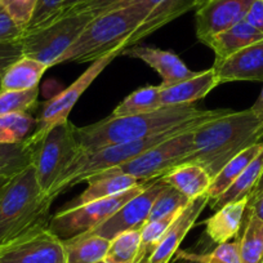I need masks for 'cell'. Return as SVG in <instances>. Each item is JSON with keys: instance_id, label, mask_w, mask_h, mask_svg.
<instances>
[{"instance_id": "21", "label": "cell", "mask_w": 263, "mask_h": 263, "mask_svg": "<svg viewBox=\"0 0 263 263\" xmlns=\"http://www.w3.org/2000/svg\"><path fill=\"white\" fill-rule=\"evenodd\" d=\"M260 40H263V32L253 27L247 21H241L235 26L214 35L205 43V45H208L214 52V62H219L237 50Z\"/></svg>"}, {"instance_id": "30", "label": "cell", "mask_w": 263, "mask_h": 263, "mask_svg": "<svg viewBox=\"0 0 263 263\" xmlns=\"http://www.w3.org/2000/svg\"><path fill=\"white\" fill-rule=\"evenodd\" d=\"M247 222L239 236L240 263H260L263 259V221L245 212Z\"/></svg>"}, {"instance_id": "29", "label": "cell", "mask_w": 263, "mask_h": 263, "mask_svg": "<svg viewBox=\"0 0 263 263\" xmlns=\"http://www.w3.org/2000/svg\"><path fill=\"white\" fill-rule=\"evenodd\" d=\"M142 235L141 229L130 230L110 240L105 262L107 263H145L141 255Z\"/></svg>"}, {"instance_id": "32", "label": "cell", "mask_w": 263, "mask_h": 263, "mask_svg": "<svg viewBox=\"0 0 263 263\" xmlns=\"http://www.w3.org/2000/svg\"><path fill=\"white\" fill-rule=\"evenodd\" d=\"M39 87L27 90H0V116L30 114L39 103Z\"/></svg>"}, {"instance_id": "15", "label": "cell", "mask_w": 263, "mask_h": 263, "mask_svg": "<svg viewBox=\"0 0 263 263\" xmlns=\"http://www.w3.org/2000/svg\"><path fill=\"white\" fill-rule=\"evenodd\" d=\"M213 69L219 85L231 82L263 83V40L214 62Z\"/></svg>"}, {"instance_id": "36", "label": "cell", "mask_w": 263, "mask_h": 263, "mask_svg": "<svg viewBox=\"0 0 263 263\" xmlns=\"http://www.w3.org/2000/svg\"><path fill=\"white\" fill-rule=\"evenodd\" d=\"M194 257L200 263H240L239 237L234 241L219 244L208 254H194Z\"/></svg>"}, {"instance_id": "2", "label": "cell", "mask_w": 263, "mask_h": 263, "mask_svg": "<svg viewBox=\"0 0 263 263\" xmlns=\"http://www.w3.org/2000/svg\"><path fill=\"white\" fill-rule=\"evenodd\" d=\"M262 140L263 115L250 108L230 110L195 129L194 150L186 163L203 166L213 178L237 154Z\"/></svg>"}, {"instance_id": "6", "label": "cell", "mask_w": 263, "mask_h": 263, "mask_svg": "<svg viewBox=\"0 0 263 263\" xmlns=\"http://www.w3.org/2000/svg\"><path fill=\"white\" fill-rule=\"evenodd\" d=\"M82 153L77 138V126L70 120L53 126L35 143L32 165L37 183L45 194H50Z\"/></svg>"}, {"instance_id": "22", "label": "cell", "mask_w": 263, "mask_h": 263, "mask_svg": "<svg viewBox=\"0 0 263 263\" xmlns=\"http://www.w3.org/2000/svg\"><path fill=\"white\" fill-rule=\"evenodd\" d=\"M159 179L183 194L190 200L206 194L212 183L208 172L194 163L181 164Z\"/></svg>"}, {"instance_id": "24", "label": "cell", "mask_w": 263, "mask_h": 263, "mask_svg": "<svg viewBox=\"0 0 263 263\" xmlns=\"http://www.w3.org/2000/svg\"><path fill=\"white\" fill-rule=\"evenodd\" d=\"M263 173V147L257 156L253 159L252 163L245 168V171L235 179L234 183L229 187L224 192H222L218 197L209 201L208 205L212 211L222 208L226 204L234 203V201L241 200L245 197H249L250 192L259 181Z\"/></svg>"}, {"instance_id": "45", "label": "cell", "mask_w": 263, "mask_h": 263, "mask_svg": "<svg viewBox=\"0 0 263 263\" xmlns=\"http://www.w3.org/2000/svg\"><path fill=\"white\" fill-rule=\"evenodd\" d=\"M250 110L254 111L255 114H259V115H263V88L262 92H260L259 97L257 98V101L254 102V105L250 107Z\"/></svg>"}, {"instance_id": "43", "label": "cell", "mask_w": 263, "mask_h": 263, "mask_svg": "<svg viewBox=\"0 0 263 263\" xmlns=\"http://www.w3.org/2000/svg\"><path fill=\"white\" fill-rule=\"evenodd\" d=\"M90 0H65L62 4V8H61V16H65V14H69L70 12L75 11V9L80 8L82 6L87 4Z\"/></svg>"}, {"instance_id": "9", "label": "cell", "mask_w": 263, "mask_h": 263, "mask_svg": "<svg viewBox=\"0 0 263 263\" xmlns=\"http://www.w3.org/2000/svg\"><path fill=\"white\" fill-rule=\"evenodd\" d=\"M196 128L174 136L165 142L147 150L135 160L114 169L136 177L141 182H150L160 178L173 168L186 163L194 150L192 138Z\"/></svg>"}, {"instance_id": "5", "label": "cell", "mask_w": 263, "mask_h": 263, "mask_svg": "<svg viewBox=\"0 0 263 263\" xmlns=\"http://www.w3.org/2000/svg\"><path fill=\"white\" fill-rule=\"evenodd\" d=\"M196 126L174 129V130L164 132V133L153 136V137H147L138 141H132V142L106 146V147L98 148V150L95 151H89V153H84L83 151L75 159L74 163L69 166V169L63 173V176L57 182L54 189L50 191L49 196L55 199L63 191H66L70 187L75 186V184L80 183V182H85V179H88L89 177L101 173L103 171H108V169H114L124 165L128 161L135 160L136 158L145 154L150 148L165 142L169 138L174 137L177 135H181V133L190 130V129L196 128Z\"/></svg>"}, {"instance_id": "25", "label": "cell", "mask_w": 263, "mask_h": 263, "mask_svg": "<svg viewBox=\"0 0 263 263\" xmlns=\"http://www.w3.org/2000/svg\"><path fill=\"white\" fill-rule=\"evenodd\" d=\"M67 263H100L105 260L110 240L93 234H84L63 240Z\"/></svg>"}, {"instance_id": "1", "label": "cell", "mask_w": 263, "mask_h": 263, "mask_svg": "<svg viewBox=\"0 0 263 263\" xmlns=\"http://www.w3.org/2000/svg\"><path fill=\"white\" fill-rule=\"evenodd\" d=\"M227 111L230 110H204L195 105L163 106L150 112L121 118L107 116L89 125L77 126V138L82 151L89 153L106 146L153 137L174 129L201 125Z\"/></svg>"}, {"instance_id": "31", "label": "cell", "mask_w": 263, "mask_h": 263, "mask_svg": "<svg viewBox=\"0 0 263 263\" xmlns=\"http://www.w3.org/2000/svg\"><path fill=\"white\" fill-rule=\"evenodd\" d=\"M37 119L30 114L0 116V143H17L31 137Z\"/></svg>"}, {"instance_id": "10", "label": "cell", "mask_w": 263, "mask_h": 263, "mask_svg": "<svg viewBox=\"0 0 263 263\" xmlns=\"http://www.w3.org/2000/svg\"><path fill=\"white\" fill-rule=\"evenodd\" d=\"M121 52H123L121 49H116L108 54L103 55V57L98 58L97 61L90 63L89 67L70 87H67L65 90H62L57 96L50 98L48 102H45L43 106L42 114L37 118L36 129L31 135L30 140L36 143L53 126L69 120L70 112L77 105L78 101L80 100V97L84 95V92L90 87V84L97 79L98 75L102 74L103 70L119 54H121Z\"/></svg>"}, {"instance_id": "42", "label": "cell", "mask_w": 263, "mask_h": 263, "mask_svg": "<svg viewBox=\"0 0 263 263\" xmlns=\"http://www.w3.org/2000/svg\"><path fill=\"white\" fill-rule=\"evenodd\" d=\"M247 212L263 221V191L248 201Z\"/></svg>"}, {"instance_id": "4", "label": "cell", "mask_w": 263, "mask_h": 263, "mask_svg": "<svg viewBox=\"0 0 263 263\" xmlns=\"http://www.w3.org/2000/svg\"><path fill=\"white\" fill-rule=\"evenodd\" d=\"M150 14L142 4L103 12L87 25L74 44L63 53L58 63H87L116 49H125V43Z\"/></svg>"}, {"instance_id": "17", "label": "cell", "mask_w": 263, "mask_h": 263, "mask_svg": "<svg viewBox=\"0 0 263 263\" xmlns=\"http://www.w3.org/2000/svg\"><path fill=\"white\" fill-rule=\"evenodd\" d=\"M133 4H142L150 11L147 18L136 31L137 36L140 39H143L164 25L178 18L186 12L196 8L197 0H119L105 12L124 8V7L133 6Z\"/></svg>"}, {"instance_id": "13", "label": "cell", "mask_w": 263, "mask_h": 263, "mask_svg": "<svg viewBox=\"0 0 263 263\" xmlns=\"http://www.w3.org/2000/svg\"><path fill=\"white\" fill-rule=\"evenodd\" d=\"M0 263H67V258L63 240L47 227L0 250Z\"/></svg>"}, {"instance_id": "7", "label": "cell", "mask_w": 263, "mask_h": 263, "mask_svg": "<svg viewBox=\"0 0 263 263\" xmlns=\"http://www.w3.org/2000/svg\"><path fill=\"white\" fill-rule=\"evenodd\" d=\"M95 18L89 12H72L58 17L45 26L26 31L21 37L25 57L34 58L48 67L58 65L63 53Z\"/></svg>"}, {"instance_id": "8", "label": "cell", "mask_w": 263, "mask_h": 263, "mask_svg": "<svg viewBox=\"0 0 263 263\" xmlns=\"http://www.w3.org/2000/svg\"><path fill=\"white\" fill-rule=\"evenodd\" d=\"M150 182H141L140 184L128 191L92 203L83 204L77 208L61 209L50 218L48 229L61 240H69L79 235L88 234L107 221L119 208L130 200L132 197L142 192Z\"/></svg>"}, {"instance_id": "26", "label": "cell", "mask_w": 263, "mask_h": 263, "mask_svg": "<svg viewBox=\"0 0 263 263\" xmlns=\"http://www.w3.org/2000/svg\"><path fill=\"white\" fill-rule=\"evenodd\" d=\"M35 143L30 140L17 143H0V182L16 177L32 164Z\"/></svg>"}, {"instance_id": "20", "label": "cell", "mask_w": 263, "mask_h": 263, "mask_svg": "<svg viewBox=\"0 0 263 263\" xmlns=\"http://www.w3.org/2000/svg\"><path fill=\"white\" fill-rule=\"evenodd\" d=\"M248 206V197L234 203L226 204L222 208L214 211L205 224V234L214 244H224L239 237L245 212Z\"/></svg>"}, {"instance_id": "44", "label": "cell", "mask_w": 263, "mask_h": 263, "mask_svg": "<svg viewBox=\"0 0 263 263\" xmlns=\"http://www.w3.org/2000/svg\"><path fill=\"white\" fill-rule=\"evenodd\" d=\"M177 262L176 263H200L194 257L192 253L187 252H177Z\"/></svg>"}, {"instance_id": "16", "label": "cell", "mask_w": 263, "mask_h": 263, "mask_svg": "<svg viewBox=\"0 0 263 263\" xmlns=\"http://www.w3.org/2000/svg\"><path fill=\"white\" fill-rule=\"evenodd\" d=\"M121 54L129 58L141 60L155 70L161 78V88L169 87L176 83L183 82L195 77L199 71H192L186 66V63L173 52L159 49L155 47L146 45H132L123 49Z\"/></svg>"}, {"instance_id": "37", "label": "cell", "mask_w": 263, "mask_h": 263, "mask_svg": "<svg viewBox=\"0 0 263 263\" xmlns=\"http://www.w3.org/2000/svg\"><path fill=\"white\" fill-rule=\"evenodd\" d=\"M37 0H3V7L17 25L26 30L34 16Z\"/></svg>"}, {"instance_id": "12", "label": "cell", "mask_w": 263, "mask_h": 263, "mask_svg": "<svg viewBox=\"0 0 263 263\" xmlns=\"http://www.w3.org/2000/svg\"><path fill=\"white\" fill-rule=\"evenodd\" d=\"M254 0H197L195 27L197 39L205 44L211 37L244 21Z\"/></svg>"}, {"instance_id": "39", "label": "cell", "mask_w": 263, "mask_h": 263, "mask_svg": "<svg viewBox=\"0 0 263 263\" xmlns=\"http://www.w3.org/2000/svg\"><path fill=\"white\" fill-rule=\"evenodd\" d=\"M21 57H24L21 40L0 44V84H2V78L9 66L13 65Z\"/></svg>"}, {"instance_id": "49", "label": "cell", "mask_w": 263, "mask_h": 263, "mask_svg": "<svg viewBox=\"0 0 263 263\" xmlns=\"http://www.w3.org/2000/svg\"><path fill=\"white\" fill-rule=\"evenodd\" d=\"M100 263H107V262H105V260H102V262H100Z\"/></svg>"}, {"instance_id": "19", "label": "cell", "mask_w": 263, "mask_h": 263, "mask_svg": "<svg viewBox=\"0 0 263 263\" xmlns=\"http://www.w3.org/2000/svg\"><path fill=\"white\" fill-rule=\"evenodd\" d=\"M219 83L214 69L199 71L195 77L169 87L161 88L160 102L163 106L194 105L196 101L205 98Z\"/></svg>"}, {"instance_id": "41", "label": "cell", "mask_w": 263, "mask_h": 263, "mask_svg": "<svg viewBox=\"0 0 263 263\" xmlns=\"http://www.w3.org/2000/svg\"><path fill=\"white\" fill-rule=\"evenodd\" d=\"M116 2H119V0H90L87 4L72 12H89L90 14L96 17L102 13V12H105L107 8H110ZM72 12H70V13H72Z\"/></svg>"}, {"instance_id": "50", "label": "cell", "mask_w": 263, "mask_h": 263, "mask_svg": "<svg viewBox=\"0 0 263 263\" xmlns=\"http://www.w3.org/2000/svg\"><path fill=\"white\" fill-rule=\"evenodd\" d=\"M260 263H263V259H262V260H260Z\"/></svg>"}, {"instance_id": "3", "label": "cell", "mask_w": 263, "mask_h": 263, "mask_svg": "<svg viewBox=\"0 0 263 263\" xmlns=\"http://www.w3.org/2000/svg\"><path fill=\"white\" fill-rule=\"evenodd\" d=\"M53 197L37 183L34 165L0 186V250L49 224Z\"/></svg>"}, {"instance_id": "48", "label": "cell", "mask_w": 263, "mask_h": 263, "mask_svg": "<svg viewBox=\"0 0 263 263\" xmlns=\"http://www.w3.org/2000/svg\"><path fill=\"white\" fill-rule=\"evenodd\" d=\"M3 183H6V182H0V186H2V184H3Z\"/></svg>"}, {"instance_id": "14", "label": "cell", "mask_w": 263, "mask_h": 263, "mask_svg": "<svg viewBox=\"0 0 263 263\" xmlns=\"http://www.w3.org/2000/svg\"><path fill=\"white\" fill-rule=\"evenodd\" d=\"M208 194L197 196L187 203V205L174 218L169 229L161 237L155 249L151 252L145 263H171L179 249V245L196 223L204 209L209 204Z\"/></svg>"}, {"instance_id": "47", "label": "cell", "mask_w": 263, "mask_h": 263, "mask_svg": "<svg viewBox=\"0 0 263 263\" xmlns=\"http://www.w3.org/2000/svg\"><path fill=\"white\" fill-rule=\"evenodd\" d=\"M3 7V0H0V8Z\"/></svg>"}, {"instance_id": "27", "label": "cell", "mask_w": 263, "mask_h": 263, "mask_svg": "<svg viewBox=\"0 0 263 263\" xmlns=\"http://www.w3.org/2000/svg\"><path fill=\"white\" fill-rule=\"evenodd\" d=\"M263 147V141L258 142L250 147L245 148L240 154H237L235 158H232L216 176L212 178L211 187L208 190V196L211 200L218 197L222 192L226 191L230 186L235 182V179L245 171L248 165L253 161V159L259 154Z\"/></svg>"}, {"instance_id": "38", "label": "cell", "mask_w": 263, "mask_h": 263, "mask_svg": "<svg viewBox=\"0 0 263 263\" xmlns=\"http://www.w3.org/2000/svg\"><path fill=\"white\" fill-rule=\"evenodd\" d=\"M25 30L16 24L13 18L9 16L4 7L0 8V44L2 43L18 42L24 36Z\"/></svg>"}, {"instance_id": "28", "label": "cell", "mask_w": 263, "mask_h": 263, "mask_svg": "<svg viewBox=\"0 0 263 263\" xmlns=\"http://www.w3.org/2000/svg\"><path fill=\"white\" fill-rule=\"evenodd\" d=\"M160 85H146L132 92L128 97L124 98L111 112L110 116L121 118L138 114L150 112L156 108L163 107L160 102Z\"/></svg>"}, {"instance_id": "23", "label": "cell", "mask_w": 263, "mask_h": 263, "mask_svg": "<svg viewBox=\"0 0 263 263\" xmlns=\"http://www.w3.org/2000/svg\"><path fill=\"white\" fill-rule=\"evenodd\" d=\"M48 69L49 67L44 63L24 55L4 72L0 90H27L39 87L40 80Z\"/></svg>"}, {"instance_id": "11", "label": "cell", "mask_w": 263, "mask_h": 263, "mask_svg": "<svg viewBox=\"0 0 263 263\" xmlns=\"http://www.w3.org/2000/svg\"><path fill=\"white\" fill-rule=\"evenodd\" d=\"M165 183L160 179H154L147 184L142 192L132 197L121 208H119L107 221L88 234L98 235L107 240H112L118 235L130 230L142 229L147 222L151 208L155 203L156 197L164 189Z\"/></svg>"}, {"instance_id": "40", "label": "cell", "mask_w": 263, "mask_h": 263, "mask_svg": "<svg viewBox=\"0 0 263 263\" xmlns=\"http://www.w3.org/2000/svg\"><path fill=\"white\" fill-rule=\"evenodd\" d=\"M244 21L263 32V0H254L248 11Z\"/></svg>"}, {"instance_id": "18", "label": "cell", "mask_w": 263, "mask_h": 263, "mask_svg": "<svg viewBox=\"0 0 263 263\" xmlns=\"http://www.w3.org/2000/svg\"><path fill=\"white\" fill-rule=\"evenodd\" d=\"M88 182V187L74 199L69 201L62 209H71L77 206L83 205V204L92 203V201L101 200L106 197L115 196V195L121 194L124 191L133 189L135 186L141 183L136 177L129 176V174L119 172L116 169H108L101 173L95 174L85 179Z\"/></svg>"}, {"instance_id": "34", "label": "cell", "mask_w": 263, "mask_h": 263, "mask_svg": "<svg viewBox=\"0 0 263 263\" xmlns=\"http://www.w3.org/2000/svg\"><path fill=\"white\" fill-rule=\"evenodd\" d=\"M177 216H178V213L171 214V216L163 217V218L148 221L143 224V227L141 229V235H142L141 255H142L145 262L148 255L151 254V252L155 249L156 245L159 244L161 237L164 236V234H165L166 230L169 229V226H171L172 222L174 221Z\"/></svg>"}, {"instance_id": "35", "label": "cell", "mask_w": 263, "mask_h": 263, "mask_svg": "<svg viewBox=\"0 0 263 263\" xmlns=\"http://www.w3.org/2000/svg\"><path fill=\"white\" fill-rule=\"evenodd\" d=\"M65 0H37L34 16L25 32L36 30L57 20L61 14V8Z\"/></svg>"}, {"instance_id": "46", "label": "cell", "mask_w": 263, "mask_h": 263, "mask_svg": "<svg viewBox=\"0 0 263 263\" xmlns=\"http://www.w3.org/2000/svg\"><path fill=\"white\" fill-rule=\"evenodd\" d=\"M262 191H263V173H262V176H260V178H259V181H258V183L255 184V187H254V189H253V191L250 192L249 197H248V201H249L250 199H253V197L257 196V195L259 194V192H262Z\"/></svg>"}, {"instance_id": "33", "label": "cell", "mask_w": 263, "mask_h": 263, "mask_svg": "<svg viewBox=\"0 0 263 263\" xmlns=\"http://www.w3.org/2000/svg\"><path fill=\"white\" fill-rule=\"evenodd\" d=\"M190 199H187L183 194L177 191L172 186L165 184L160 194H159V196L156 197L155 203L151 208L147 222L163 218V217L171 216V214L179 213L187 205Z\"/></svg>"}]
</instances>
